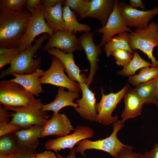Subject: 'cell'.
Masks as SVG:
<instances>
[{
  "instance_id": "9",
  "label": "cell",
  "mask_w": 158,
  "mask_h": 158,
  "mask_svg": "<svg viewBox=\"0 0 158 158\" xmlns=\"http://www.w3.org/2000/svg\"><path fill=\"white\" fill-rule=\"evenodd\" d=\"M54 33L45 22L41 4L32 13L26 31L19 43L18 49L20 53L30 47L37 35L42 33H46L50 37Z\"/></svg>"
},
{
  "instance_id": "31",
  "label": "cell",
  "mask_w": 158,
  "mask_h": 158,
  "mask_svg": "<svg viewBox=\"0 0 158 158\" xmlns=\"http://www.w3.org/2000/svg\"><path fill=\"white\" fill-rule=\"evenodd\" d=\"M111 55L114 57L116 63L123 67L127 65L132 59V53L124 49H118L113 51Z\"/></svg>"
},
{
  "instance_id": "23",
  "label": "cell",
  "mask_w": 158,
  "mask_h": 158,
  "mask_svg": "<svg viewBox=\"0 0 158 158\" xmlns=\"http://www.w3.org/2000/svg\"><path fill=\"white\" fill-rule=\"evenodd\" d=\"M63 4L60 3L52 7H41L47 23L54 33L59 30L66 31L63 16Z\"/></svg>"
},
{
  "instance_id": "37",
  "label": "cell",
  "mask_w": 158,
  "mask_h": 158,
  "mask_svg": "<svg viewBox=\"0 0 158 158\" xmlns=\"http://www.w3.org/2000/svg\"><path fill=\"white\" fill-rule=\"evenodd\" d=\"M41 4V0H27L25 7L28 11L31 13L34 12Z\"/></svg>"
},
{
  "instance_id": "14",
  "label": "cell",
  "mask_w": 158,
  "mask_h": 158,
  "mask_svg": "<svg viewBox=\"0 0 158 158\" xmlns=\"http://www.w3.org/2000/svg\"><path fill=\"white\" fill-rule=\"evenodd\" d=\"M94 33L90 31L85 32L79 38L82 49L85 52L90 65V73L86 82L89 87L93 81L94 76L98 69V57L102 52L100 47L94 42Z\"/></svg>"
},
{
  "instance_id": "6",
  "label": "cell",
  "mask_w": 158,
  "mask_h": 158,
  "mask_svg": "<svg viewBox=\"0 0 158 158\" xmlns=\"http://www.w3.org/2000/svg\"><path fill=\"white\" fill-rule=\"evenodd\" d=\"M43 105L38 99L31 104L10 109L15 111L10 114L12 117L10 122L25 129L35 125L43 127L48 120V115L47 111H42Z\"/></svg>"
},
{
  "instance_id": "26",
  "label": "cell",
  "mask_w": 158,
  "mask_h": 158,
  "mask_svg": "<svg viewBox=\"0 0 158 158\" xmlns=\"http://www.w3.org/2000/svg\"><path fill=\"white\" fill-rule=\"evenodd\" d=\"M129 34L125 32L118 34L107 42L104 45V51L108 57H109L112 52L118 49L127 50L134 54L129 45Z\"/></svg>"
},
{
  "instance_id": "20",
  "label": "cell",
  "mask_w": 158,
  "mask_h": 158,
  "mask_svg": "<svg viewBox=\"0 0 158 158\" xmlns=\"http://www.w3.org/2000/svg\"><path fill=\"white\" fill-rule=\"evenodd\" d=\"M44 72L39 68L30 74H13L11 75L15 78L10 80L19 83L34 96H38L43 92L40 78Z\"/></svg>"
},
{
  "instance_id": "18",
  "label": "cell",
  "mask_w": 158,
  "mask_h": 158,
  "mask_svg": "<svg viewBox=\"0 0 158 158\" xmlns=\"http://www.w3.org/2000/svg\"><path fill=\"white\" fill-rule=\"evenodd\" d=\"M115 0H91L90 1L84 18L90 17L97 19L103 27L112 12Z\"/></svg>"
},
{
  "instance_id": "22",
  "label": "cell",
  "mask_w": 158,
  "mask_h": 158,
  "mask_svg": "<svg viewBox=\"0 0 158 158\" xmlns=\"http://www.w3.org/2000/svg\"><path fill=\"white\" fill-rule=\"evenodd\" d=\"M123 98L125 106L121 117V121L124 123L128 119L135 118L140 115L144 104L133 89L129 88Z\"/></svg>"
},
{
  "instance_id": "7",
  "label": "cell",
  "mask_w": 158,
  "mask_h": 158,
  "mask_svg": "<svg viewBox=\"0 0 158 158\" xmlns=\"http://www.w3.org/2000/svg\"><path fill=\"white\" fill-rule=\"evenodd\" d=\"M130 85L128 83L118 92L111 93L108 95H105L103 88H101V99L96 104V110L98 113L97 122L108 126L118 120V116H112V113L118 104L123 98L130 88Z\"/></svg>"
},
{
  "instance_id": "13",
  "label": "cell",
  "mask_w": 158,
  "mask_h": 158,
  "mask_svg": "<svg viewBox=\"0 0 158 158\" xmlns=\"http://www.w3.org/2000/svg\"><path fill=\"white\" fill-rule=\"evenodd\" d=\"M75 33H70L65 31L59 30L50 37L42 52L55 48L65 53L73 54L75 51L83 49Z\"/></svg>"
},
{
  "instance_id": "39",
  "label": "cell",
  "mask_w": 158,
  "mask_h": 158,
  "mask_svg": "<svg viewBox=\"0 0 158 158\" xmlns=\"http://www.w3.org/2000/svg\"><path fill=\"white\" fill-rule=\"evenodd\" d=\"M142 158H158V142L154 144L150 151L143 154Z\"/></svg>"
},
{
  "instance_id": "40",
  "label": "cell",
  "mask_w": 158,
  "mask_h": 158,
  "mask_svg": "<svg viewBox=\"0 0 158 158\" xmlns=\"http://www.w3.org/2000/svg\"><path fill=\"white\" fill-rule=\"evenodd\" d=\"M64 0H41V5L45 7H52L62 3L63 4Z\"/></svg>"
},
{
  "instance_id": "3",
  "label": "cell",
  "mask_w": 158,
  "mask_h": 158,
  "mask_svg": "<svg viewBox=\"0 0 158 158\" xmlns=\"http://www.w3.org/2000/svg\"><path fill=\"white\" fill-rule=\"evenodd\" d=\"M129 45L134 51L136 49L142 51L147 56L152 66L157 67L158 61L153 54L154 48L158 47V32L157 23L152 22L145 29H136L129 34Z\"/></svg>"
},
{
  "instance_id": "30",
  "label": "cell",
  "mask_w": 158,
  "mask_h": 158,
  "mask_svg": "<svg viewBox=\"0 0 158 158\" xmlns=\"http://www.w3.org/2000/svg\"><path fill=\"white\" fill-rule=\"evenodd\" d=\"M90 0H65L64 6H68L75 13L79 16L80 20L84 18L87 11Z\"/></svg>"
},
{
  "instance_id": "15",
  "label": "cell",
  "mask_w": 158,
  "mask_h": 158,
  "mask_svg": "<svg viewBox=\"0 0 158 158\" xmlns=\"http://www.w3.org/2000/svg\"><path fill=\"white\" fill-rule=\"evenodd\" d=\"M80 85L82 96L81 99L76 100L78 106L75 109L83 118L90 121L96 122L98 114L96 110L95 94L86 83Z\"/></svg>"
},
{
  "instance_id": "38",
  "label": "cell",
  "mask_w": 158,
  "mask_h": 158,
  "mask_svg": "<svg viewBox=\"0 0 158 158\" xmlns=\"http://www.w3.org/2000/svg\"><path fill=\"white\" fill-rule=\"evenodd\" d=\"M8 109L5 107L0 106V123L9 122V117L10 115L9 114Z\"/></svg>"
},
{
  "instance_id": "16",
  "label": "cell",
  "mask_w": 158,
  "mask_h": 158,
  "mask_svg": "<svg viewBox=\"0 0 158 158\" xmlns=\"http://www.w3.org/2000/svg\"><path fill=\"white\" fill-rule=\"evenodd\" d=\"M75 130L68 116L65 114L58 113L53 114L51 118L47 120L43 126L40 138L51 135L62 137Z\"/></svg>"
},
{
  "instance_id": "28",
  "label": "cell",
  "mask_w": 158,
  "mask_h": 158,
  "mask_svg": "<svg viewBox=\"0 0 158 158\" xmlns=\"http://www.w3.org/2000/svg\"><path fill=\"white\" fill-rule=\"evenodd\" d=\"M158 76L157 67H145L140 69L138 74L129 77L128 82L129 84L135 87L155 78Z\"/></svg>"
},
{
  "instance_id": "34",
  "label": "cell",
  "mask_w": 158,
  "mask_h": 158,
  "mask_svg": "<svg viewBox=\"0 0 158 158\" xmlns=\"http://www.w3.org/2000/svg\"><path fill=\"white\" fill-rule=\"evenodd\" d=\"M20 54L18 48H13L10 51L0 55V69L10 64Z\"/></svg>"
},
{
  "instance_id": "41",
  "label": "cell",
  "mask_w": 158,
  "mask_h": 158,
  "mask_svg": "<svg viewBox=\"0 0 158 158\" xmlns=\"http://www.w3.org/2000/svg\"><path fill=\"white\" fill-rule=\"evenodd\" d=\"M35 158H56V156L50 151H45L40 153H36Z\"/></svg>"
},
{
  "instance_id": "25",
  "label": "cell",
  "mask_w": 158,
  "mask_h": 158,
  "mask_svg": "<svg viewBox=\"0 0 158 158\" xmlns=\"http://www.w3.org/2000/svg\"><path fill=\"white\" fill-rule=\"evenodd\" d=\"M63 16L65 23L66 31L70 33L82 31L90 32L91 27L86 24L79 23L77 19L75 13L68 6L63 7Z\"/></svg>"
},
{
  "instance_id": "27",
  "label": "cell",
  "mask_w": 158,
  "mask_h": 158,
  "mask_svg": "<svg viewBox=\"0 0 158 158\" xmlns=\"http://www.w3.org/2000/svg\"><path fill=\"white\" fill-rule=\"evenodd\" d=\"M152 66V64L143 59L137 51H135L131 60L128 64L118 71V75L123 76L130 77L134 75L135 72L142 68Z\"/></svg>"
},
{
  "instance_id": "42",
  "label": "cell",
  "mask_w": 158,
  "mask_h": 158,
  "mask_svg": "<svg viewBox=\"0 0 158 158\" xmlns=\"http://www.w3.org/2000/svg\"><path fill=\"white\" fill-rule=\"evenodd\" d=\"M129 5L135 8L139 7L142 9L145 8V5L141 0H130Z\"/></svg>"
},
{
  "instance_id": "29",
  "label": "cell",
  "mask_w": 158,
  "mask_h": 158,
  "mask_svg": "<svg viewBox=\"0 0 158 158\" xmlns=\"http://www.w3.org/2000/svg\"><path fill=\"white\" fill-rule=\"evenodd\" d=\"M19 146L13 133L0 137V155L9 156Z\"/></svg>"
},
{
  "instance_id": "21",
  "label": "cell",
  "mask_w": 158,
  "mask_h": 158,
  "mask_svg": "<svg viewBox=\"0 0 158 158\" xmlns=\"http://www.w3.org/2000/svg\"><path fill=\"white\" fill-rule=\"evenodd\" d=\"M43 127L37 125L15 132L19 145L35 150L39 145V138H40Z\"/></svg>"
},
{
  "instance_id": "46",
  "label": "cell",
  "mask_w": 158,
  "mask_h": 158,
  "mask_svg": "<svg viewBox=\"0 0 158 158\" xmlns=\"http://www.w3.org/2000/svg\"><path fill=\"white\" fill-rule=\"evenodd\" d=\"M157 107H158V103H157V105H156Z\"/></svg>"
},
{
  "instance_id": "33",
  "label": "cell",
  "mask_w": 158,
  "mask_h": 158,
  "mask_svg": "<svg viewBox=\"0 0 158 158\" xmlns=\"http://www.w3.org/2000/svg\"><path fill=\"white\" fill-rule=\"evenodd\" d=\"M35 150L19 145L9 155L10 158H35Z\"/></svg>"
},
{
  "instance_id": "8",
  "label": "cell",
  "mask_w": 158,
  "mask_h": 158,
  "mask_svg": "<svg viewBox=\"0 0 158 158\" xmlns=\"http://www.w3.org/2000/svg\"><path fill=\"white\" fill-rule=\"evenodd\" d=\"M64 66L56 57L53 56L50 68L44 71L40 78L41 84H50L66 88L69 91L80 92L81 91L79 83L70 79L65 74Z\"/></svg>"
},
{
  "instance_id": "5",
  "label": "cell",
  "mask_w": 158,
  "mask_h": 158,
  "mask_svg": "<svg viewBox=\"0 0 158 158\" xmlns=\"http://www.w3.org/2000/svg\"><path fill=\"white\" fill-rule=\"evenodd\" d=\"M34 95L19 83L11 80L0 82V103L8 110L32 104Z\"/></svg>"
},
{
  "instance_id": "19",
  "label": "cell",
  "mask_w": 158,
  "mask_h": 158,
  "mask_svg": "<svg viewBox=\"0 0 158 158\" xmlns=\"http://www.w3.org/2000/svg\"><path fill=\"white\" fill-rule=\"evenodd\" d=\"M79 97L78 92L69 90L66 91L64 90V88L60 87L55 99L49 104H43L42 111H51L54 112L53 114H58L62 108L67 106H72L75 109L78 105L73 101Z\"/></svg>"
},
{
  "instance_id": "44",
  "label": "cell",
  "mask_w": 158,
  "mask_h": 158,
  "mask_svg": "<svg viewBox=\"0 0 158 158\" xmlns=\"http://www.w3.org/2000/svg\"><path fill=\"white\" fill-rule=\"evenodd\" d=\"M157 67L158 68V63ZM157 96L158 99V76L157 77Z\"/></svg>"
},
{
  "instance_id": "2",
  "label": "cell",
  "mask_w": 158,
  "mask_h": 158,
  "mask_svg": "<svg viewBox=\"0 0 158 158\" xmlns=\"http://www.w3.org/2000/svg\"><path fill=\"white\" fill-rule=\"evenodd\" d=\"M49 36L48 34H44L36 40L34 44L20 53L10 64L9 67L1 72L0 78L13 74H30L40 68L42 57L35 59L33 57Z\"/></svg>"
},
{
  "instance_id": "36",
  "label": "cell",
  "mask_w": 158,
  "mask_h": 158,
  "mask_svg": "<svg viewBox=\"0 0 158 158\" xmlns=\"http://www.w3.org/2000/svg\"><path fill=\"white\" fill-rule=\"evenodd\" d=\"M22 128L16 124L9 122L0 123V136L13 133L20 130Z\"/></svg>"
},
{
  "instance_id": "47",
  "label": "cell",
  "mask_w": 158,
  "mask_h": 158,
  "mask_svg": "<svg viewBox=\"0 0 158 158\" xmlns=\"http://www.w3.org/2000/svg\"><path fill=\"white\" fill-rule=\"evenodd\" d=\"M9 158H10V156H9Z\"/></svg>"
},
{
  "instance_id": "35",
  "label": "cell",
  "mask_w": 158,
  "mask_h": 158,
  "mask_svg": "<svg viewBox=\"0 0 158 158\" xmlns=\"http://www.w3.org/2000/svg\"><path fill=\"white\" fill-rule=\"evenodd\" d=\"M133 149L132 147L126 145L121 150L114 158H142L143 154L135 152Z\"/></svg>"
},
{
  "instance_id": "17",
  "label": "cell",
  "mask_w": 158,
  "mask_h": 158,
  "mask_svg": "<svg viewBox=\"0 0 158 158\" xmlns=\"http://www.w3.org/2000/svg\"><path fill=\"white\" fill-rule=\"evenodd\" d=\"M47 51L50 55L57 58L63 65L68 77L72 81L80 84L86 82L87 78L84 74H81V71L76 65L73 54H67L55 48L49 49Z\"/></svg>"
},
{
  "instance_id": "10",
  "label": "cell",
  "mask_w": 158,
  "mask_h": 158,
  "mask_svg": "<svg viewBox=\"0 0 158 158\" xmlns=\"http://www.w3.org/2000/svg\"><path fill=\"white\" fill-rule=\"evenodd\" d=\"M94 135V131L92 128L78 124L73 133L56 139L49 140L45 143L44 147L47 150H53L56 153L66 148L72 150L79 142L92 138Z\"/></svg>"
},
{
  "instance_id": "43",
  "label": "cell",
  "mask_w": 158,
  "mask_h": 158,
  "mask_svg": "<svg viewBox=\"0 0 158 158\" xmlns=\"http://www.w3.org/2000/svg\"><path fill=\"white\" fill-rule=\"evenodd\" d=\"M56 153V158H77L76 156V152L74 151L73 149L71 150L69 155L66 157H64L57 152Z\"/></svg>"
},
{
  "instance_id": "24",
  "label": "cell",
  "mask_w": 158,
  "mask_h": 158,
  "mask_svg": "<svg viewBox=\"0 0 158 158\" xmlns=\"http://www.w3.org/2000/svg\"><path fill=\"white\" fill-rule=\"evenodd\" d=\"M157 85V77L138 85L133 89L144 104H154L157 105L158 102Z\"/></svg>"
},
{
  "instance_id": "12",
  "label": "cell",
  "mask_w": 158,
  "mask_h": 158,
  "mask_svg": "<svg viewBox=\"0 0 158 158\" xmlns=\"http://www.w3.org/2000/svg\"><path fill=\"white\" fill-rule=\"evenodd\" d=\"M118 1L115 0L113 11L110 15L105 25L96 30L94 33H102L101 41L99 45L104 44L116 34L124 32H132L131 29L128 27L120 11Z\"/></svg>"
},
{
  "instance_id": "45",
  "label": "cell",
  "mask_w": 158,
  "mask_h": 158,
  "mask_svg": "<svg viewBox=\"0 0 158 158\" xmlns=\"http://www.w3.org/2000/svg\"><path fill=\"white\" fill-rule=\"evenodd\" d=\"M157 31H158V23H157Z\"/></svg>"
},
{
  "instance_id": "11",
  "label": "cell",
  "mask_w": 158,
  "mask_h": 158,
  "mask_svg": "<svg viewBox=\"0 0 158 158\" xmlns=\"http://www.w3.org/2000/svg\"><path fill=\"white\" fill-rule=\"evenodd\" d=\"M119 8L127 26L137 29H145L149 21L155 15H158V6L148 11L137 9L124 1L119 3Z\"/></svg>"
},
{
  "instance_id": "4",
  "label": "cell",
  "mask_w": 158,
  "mask_h": 158,
  "mask_svg": "<svg viewBox=\"0 0 158 158\" xmlns=\"http://www.w3.org/2000/svg\"><path fill=\"white\" fill-rule=\"evenodd\" d=\"M124 122L117 120L113 123V131L108 137L104 139L92 141L87 139L83 140L77 144V146L73 150L76 153L81 154L83 157L86 155L84 152L87 150L95 149L104 151L115 158L118 152L127 145L122 143L118 138V133L123 127Z\"/></svg>"
},
{
  "instance_id": "32",
  "label": "cell",
  "mask_w": 158,
  "mask_h": 158,
  "mask_svg": "<svg viewBox=\"0 0 158 158\" xmlns=\"http://www.w3.org/2000/svg\"><path fill=\"white\" fill-rule=\"evenodd\" d=\"M26 0H0V9H6L15 12L23 10Z\"/></svg>"
},
{
  "instance_id": "1",
  "label": "cell",
  "mask_w": 158,
  "mask_h": 158,
  "mask_svg": "<svg viewBox=\"0 0 158 158\" xmlns=\"http://www.w3.org/2000/svg\"><path fill=\"white\" fill-rule=\"evenodd\" d=\"M32 13L27 11H0V47L18 48Z\"/></svg>"
}]
</instances>
